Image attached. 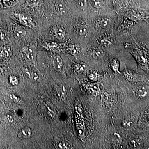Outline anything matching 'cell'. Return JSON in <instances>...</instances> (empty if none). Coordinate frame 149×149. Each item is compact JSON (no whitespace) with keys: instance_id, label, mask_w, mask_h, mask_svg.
Segmentation results:
<instances>
[{"instance_id":"5","label":"cell","mask_w":149,"mask_h":149,"mask_svg":"<svg viewBox=\"0 0 149 149\" xmlns=\"http://www.w3.org/2000/svg\"><path fill=\"white\" fill-rule=\"evenodd\" d=\"M42 45L43 48H45L46 49L56 52L59 51L63 47L61 44L53 42H44L42 44Z\"/></svg>"},{"instance_id":"25","label":"cell","mask_w":149,"mask_h":149,"mask_svg":"<svg viewBox=\"0 0 149 149\" xmlns=\"http://www.w3.org/2000/svg\"><path fill=\"white\" fill-rule=\"evenodd\" d=\"M10 98L15 102L17 103L20 101V98L17 96L15 95L14 94H11L10 95Z\"/></svg>"},{"instance_id":"19","label":"cell","mask_w":149,"mask_h":149,"mask_svg":"<svg viewBox=\"0 0 149 149\" xmlns=\"http://www.w3.org/2000/svg\"><path fill=\"white\" fill-rule=\"evenodd\" d=\"M111 66L113 71L119 73L118 68H119V63L117 59H115L113 60L111 62Z\"/></svg>"},{"instance_id":"17","label":"cell","mask_w":149,"mask_h":149,"mask_svg":"<svg viewBox=\"0 0 149 149\" xmlns=\"http://www.w3.org/2000/svg\"><path fill=\"white\" fill-rule=\"evenodd\" d=\"M87 65L85 63H76L74 66V69L77 72H84L87 69Z\"/></svg>"},{"instance_id":"12","label":"cell","mask_w":149,"mask_h":149,"mask_svg":"<svg viewBox=\"0 0 149 149\" xmlns=\"http://www.w3.org/2000/svg\"><path fill=\"white\" fill-rule=\"evenodd\" d=\"M112 20L108 17H103L99 20L98 24L102 29L108 28L111 24Z\"/></svg>"},{"instance_id":"18","label":"cell","mask_w":149,"mask_h":149,"mask_svg":"<svg viewBox=\"0 0 149 149\" xmlns=\"http://www.w3.org/2000/svg\"><path fill=\"white\" fill-rule=\"evenodd\" d=\"M90 1L92 6L96 8H101L103 6L102 0H90Z\"/></svg>"},{"instance_id":"26","label":"cell","mask_w":149,"mask_h":149,"mask_svg":"<svg viewBox=\"0 0 149 149\" xmlns=\"http://www.w3.org/2000/svg\"><path fill=\"white\" fill-rule=\"evenodd\" d=\"M5 37L4 33L1 29H0V41L3 40Z\"/></svg>"},{"instance_id":"21","label":"cell","mask_w":149,"mask_h":149,"mask_svg":"<svg viewBox=\"0 0 149 149\" xmlns=\"http://www.w3.org/2000/svg\"><path fill=\"white\" fill-rule=\"evenodd\" d=\"M30 3L33 7H38L42 5L43 0H31Z\"/></svg>"},{"instance_id":"7","label":"cell","mask_w":149,"mask_h":149,"mask_svg":"<svg viewBox=\"0 0 149 149\" xmlns=\"http://www.w3.org/2000/svg\"><path fill=\"white\" fill-rule=\"evenodd\" d=\"M12 55V51L8 46L0 47V60L7 61L9 59Z\"/></svg>"},{"instance_id":"1","label":"cell","mask_w":149,"mask_h":149,"mask_svg":"<svg viewBox=\"0 0 149 149\" xmlns=\"http://www.w3.org/2000/svg\"><path fill=\"white\" fill-rule=\"evenodd\" d=\"M23 59L27 63L35 64L37 58V48L33 45L29 44L24 46L20 51Z\"/></svg>"},{"instance_id":"16","label":"cell","mask_w":149,"mask_h":149,"mask_svg":"<svg viewBox=\"0 0 149 149\" xmlns=\"http://www.w3.org/2000/svg\"><path fill=\"white\" fill-rule=\"evenodd\" d=\"M67 51L70 54H72L75 57H77V54L80 52V49L77 46L72 45L67 47Z\"/></svg>"},{"instance_id":"8","label":"cell","mask_w":149,"mask_h":149,"mask_svg":"<svg viewBox=\"0 0 149 149\" xmlns=\"http://www.w3.org/2000/svg\"><path fill=\"white\" fill-rule=\"evenodd\" d=\"M26 35V31L23 27L17 25L14 30L13 35L17 40H19L23 39Z\"/></svg>"},{"instance_id":"6","label":"cell","mask_w":149,"mask_h":149,"mask_svg":"<svg viewBox=\"0 0 149 149\" xmlns=\"http://www.w3.org/2000/svg\"><path fill=\"white\" fill-rule=\"evenodd\" d=\"M86 88L89 93L95 96H97L100 93V85L97 83H90L86 84Z\"/></svg>"},{"instance_id":"3","label":"cell","mask_w":149,"mask_h":149,"mask_svg":"<svg viewBox=\"0 0 149 149\" xmlns=\"http://www.w3.org/2000/svg\"><path fill=\"white\" fill-rule=\"evenodd\" d=\"M50 32L53 36L59 40H62L65 38L66 32L63 27L59 25H54L51 29Z\"/></svg>"},{"instance_id":"11","label":"cell","mask_w":149,"mask_h":149,"mask_svg":"<svg viewBox=\"0 0 149 149\" xmlns=\"http://www.w3.org/2000/svg\"><path fill=\"white\" fill-rule=\"evenodd\" d=\"M53 64L54 68L57 71H60L63 66V61L61 57L59 55L54 56Z\"/></svg>"},{"instance_id":"20","label":"cell","mask_w":149,"mask_h":149,"mask_svg":"<svg viewBox=\"0 0 149 149\" xmlns=\"http://www.w3.org/2000/svg\"><path fill=\"white\" fill-rule=\"evenodd\" d=\"M9 81L11 85L17 86L19 84V80L17 77L14 75H11L9 77Z\"/></svg>"},{"instance_id":"9","label":"cell","mask_w":149,"mask_h":149,"mask_svg":"<svg viewBox=\"0 0 149 149\" xmlns=\"http://www.w3.org/2000/svg\"><path fill=\"white\" fill-rule=\"evenodd\" d=\"M55 11L57 14L61 15L64 14L67 11L66 6L64 3L60 1H57L55 3L54 7Z\"/></svg>"},{"instance_id":"10","label":"cell","mask_w":149,"mask_h":149,"mask_svg":"<svg viewBox=\"0 0 149 149\" xmlns=\"http://www.w3.org/2000/svg\"><path fill=\"white\" fill-rule=\"evenodd\" d=\"M23 72L25 77L29 80L37 81L39 79V76L36 72L27 68H23Z\"/></svg>"},{"instance_id":"4","label":"cell","mask_w":149,"mask_h":149,"mask_svg":"<svg viewBox=\"0 0 149 149\" xmlns=\"http://www.w3.org/2000/svg\"><path fill=\"white\" fill-rule=\"evenodd\" d=\"M134 93L136 97L139 99L146 98L149 96V87L140 85L134 89Z\"/></svg>"},{"instance_id":"22","label":"cell","mask_w":149,"mask_h":149,"mask_svg":"<svg viewBox=\"0 0 149 149\" xmlns=\"http://www.w3.org/2000/svg\"><path fill=\"white\" fill-rule=\"evenodd\" d=\"M6 117L10 123H13L15 120V117L14 116L12 113L10 112L6 113Z\"/></svg>"},{"instance_id":"2","label":"cell","mask_w":149,"mask_h":149,"mask_svg":"<svg viewBox=\"0 0 149 149\" xmlns=\"http://www.w3.org/2000/svg\"><path fill=\"white\" fill-rule=\"evenodd\" d=\"M14 15L19 22L22 25L32 29L36 27L35 22L31 16L20 13H16L14 14Z\"/></svg>"},{"instance_id":"15","label":"cell","mask_w":149,"mask_h":149,"mask_svg":"<svg viewBox=\"0 0 149 149\" xmlns=\"http://www.w3.org/2000/svg\"><path fill=\"white\" fill-rule=\"evenodd\" d=\"M105 55V52L100 49L94 50L91 53V56L93 58L95 59L102 58Z\"/></svg>"},{"instance_id":"13","label":"cell","mask_w":149,"mask_h":149,"mask_svg":"<svg viewBox=\"0 0 149 149\" xmlns=\"http://www.w3.org/2000/svg\"><path fill=\"white\" fill-rule=\"evenodd\" d=\"M31 129L28 127H24L19 131V136L23 139H27L30 138L32 136Z\"/></svg>"},{"instance_id":"27","label":"cell","mask_w":149,"mask_h":149,"mask_svg":"<svg viewBox=\"0 0 149 149\" xmlns=\"http://www.w3.org/2000/svg\"><path fill=\"white\" fill-rule=\"evenodd\" d=\"M3 72V70L2 68H0V74H2Z\"/></svg>"},{"instance_id":"23","label":"cell","mask_w":149,"mask_h":149,"mask_svg":"<svg viewBox=\"0 0 149 149\" xmlns=\"http://www.w3.org/2000/svg\"><path fill=\"white\" fill-rule=\"evenodd\" d=\"M58 147L61 149L70 148V145L66 141H62L58 144Z\"/></svg>"},{"instance_id":"24","label":"cell","mask_w":149,"mask_h":149,"mask_svg":"<svg viewBox=\"0 0 149 149\" xmlns=\"http://www.w3.org/2000/svg\"><path fill=\"white\" fill-rule=\"evenodd\" d=\"M89 78L90 80H93V81H96L98 80L99 75L96 72H93V73H91L89 74Z\"/></svg>"},{"instance_id":"14","label":"cell","mask_w":149,"mask_h":149,"mask_svg":"<svg viewBox=\"0 0 149 149\" xmlns=\"http://www.w3.org/2000/svg\"><path fill=\"white\" fill-rule=\"evenodd\" d=\"M75 30L78 35L80 36H83L86 35L87 33V27L85 24L83 23H79L76 25Z\"/></svg>"}]
</instances>
